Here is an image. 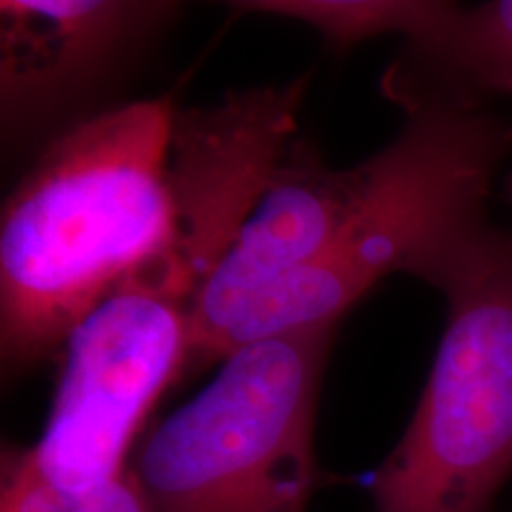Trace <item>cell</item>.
<instances>
[{
	"mask_svg": "<svg viewBox=\"0 0 512 512\" xmlns=\"http://www.w3.org/2000/svg\"><path fill=\"white\" fill-rule=\"evenodd\" d=\"M176 107L136 100L67 126L0 221V356L27 370L60 347L164 238Z\"/></svg>",
	"mask_w": 512,
	"mask_h": 512,
	"instance_id": "6da1fadb",
	"label": "cell"
},
{
	"mask_svg": "<svg viewBox=\"0 0 512 512\" xmlns=\"http://www.w3.org/2000/svg\"><path fill=\"white\" fill-rule=\"evenodd\" d=\"M512 152V121L496 114H406L368 159L366 190L316 259L275 283L190 320L181 380L259 342L339 318L382 278L406 273L437 287L491 228V185Z\"/></svg>",
	"mask_w": 512,
	"mask_h": 512,
	"instance_id": "7a4b0ae2",
	"label": "cell"
},
{
	"mask_svg": "<svg viewBox=\"0 0 512 512\" xmlns=\"http://www.w3.org/2000/svg\"><path fill=\"white\" fill-rule=\"evenodd\" d=\"M337 323L247 344L128 460L147 512H306L316 406Z\"/></svg>",
	"mask_w": 512,
	"mask_h": 512,
	"instance_id": "3957f363",
	"label": "cell"
},
{
	"mask_svg": "<svg viewBox=\"0 0 512 512\" xmlns=\"http://www.w3.org/2000/svg\"><path fill=\"white\" fill-rule=\"evenodd\" d=\"M434 290L446 323L373 512H491L512 475V238L491 226Z\"/></svg>",
	"mask_w": 512,
	"mask_h": 512,
	"instance_id": "277c9868",
	"label": "cell"
},
{
	"mask_svg": "<svg viewBox=\"0 0 512 512\" xmlns=\"http://www.w3.org/2000/svg\"><path fill=\"white\" fill-rule=\"evenodd\" d=\"M309 79L228 91L214 105L176 110L166 162L171 219L164 238L128 271L140 290L192 316L297 140Z\"/></svg>",
	"mask_w": 512,
	"mask_h": 512,
	"instance_id": "5b68a950",
	"label": "cell"
},
{
	"mask_svg": "<svg viewBox=\"0 0 512 512\" xmlns=\"http://www.w3.org/2000/svg\"><path fill=\"white\" fill-rule=\"evenodd\" d=\"M178 15L159 0H3L0 124L27 140L105 86Z\"/></svg>",
	"mask_w": 512,
	"mask_h": 512,
	"instance_id": "8992f818",
	"label": "cell"
},
{
	"mask_svg": "<svg viewBox=\"0 0 512 512\" xmlns=\"http://www.w3.org/2000/svg\"><path fill=\"white\" fill-rule=\"evenodd\" d=\"M368 174V159L332 169L309 140H294L264 200L204 287L192 318L219 311L316 259L361 197Z\"/></svg>",
	"mask_w": 512,
	"mask_h": 512,
	"instance_id": "52a82bcc",
	"label": "cell"
},
{
	"mask_svg": "<svg viewBox=\"0 0 512 512\" xmlns=\"http://www.w3.org/2000/svg\"><path fill=\"white\" fill-rule=\"evenodd\" d=\"M380 86L406 114L479 112L491 100L512 98V0L446 3L434 24L403 41Z\"/></svg>",
	"mask_w": 512,
	"mask_h": 512,
	"instance_id": "ba28073f",
	"label": "cell"
},
{
	"mask_svg": "<svg viewBox=\"0 0 512 512\" xmlns=\"http://www.w3.org/2000/svg\"><path fill=\"white\" fill-rule=\"evenodd\" d=\"M238 15H266L299 22L325 46L349 50L380 36L411 41L444 12V0H242Z\"/></svg>",
	"mask_w": 512,
	"mask_h": 512,
	"instance_id": "9c48e42d",
	"label": "cell"
},
{
	"mask_svg": "<svg viewBox=\"0 0 512 512\" xmlns=\"http://www.w3.org/2000/svg\"><path fill=\"white\" fill-rule=\"evenodd\" d=\"M0 512H147V508L131 470L88 494H64L36 477L12 446L3 451Z\"/></svg>",
	"mask_w": 512,
	"mask_h": 512,
	"instance_id": "30bf717a",
	"label": "cell"
}]
</instances>
